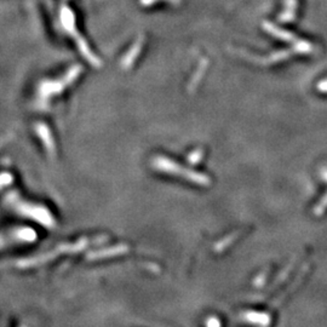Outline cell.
Returning a JSON list of instances; mask_svg holds the SVG:
<instances>
[{
  "label": "cell",
  "instance_id": "obj_12",
  "mask_svg": "<svg viewBox=\"0 0 327 327\" xmlns=\"http://www.w3.org/2000/svg\"><path fill=\"white\" fill-rule=\"evenodd\" d=\"M319 90H321L323 92H327V80H323L319 84Z\"/></svg>",
  "mask_w": 327,
  "mask_h": 327
},
{
  "label": "cell",
  "instance_id": "obj_9",
  "mask_svg": "<svg viewBox=\"0 0 327 327\" xmlns=\"http://www.w3.org/2000/svg\"><path fill=\"white\" fill-rule=\"evenodd\" d=\"M326 210H327V193L324 195V197L320 200V202L315 205V207H314V215L321 216Z\"/></svg>",
  "mask_w": 327,
  "mask_h": 327
},
{
  "label": "cell",
  "instance_id": "obj_7",
  "mask_svg": "<svg viewBox=\"0 0 327 327\" xmlns=\"http://www.w3.org/2000/svg\"><path fill=\"white\" fill-rule=\"evenodd\" d=\"M244 233H245V229H241V230L234 231L233 234H230V235L227 236V238L223 239L222 241L217 242V244H216V249L215 250L217 252L224 251V250H226L227 247H229V245H231L234 241H236V240H238L240 238V236H241Z\"/></svg>",
  "mask_w": 327,
  "mask_h": 327
},
{
  "label": "cell",
  "instance_id": "obj_1",
  "mask_svg": "<svg viewBox=\"0 0 327 327\" xmlns=\"http://www.w3.org/2000/svg\"><path fill=\"white\" fill-rule=\"evenodd\" d=\"M155 166L159 168H163V170L166 171V172H171L175 173V175L183 176V177H186L188 181L194 182V183L201 184V186H208V184H210V178H208L207 176L202 175V173L194 172V171H189L184 167H181V166H178L177 164L167 162V159H158L157 162H155Z\"/></svg>",
  "mask_w": 327,
  "mask_h": 327
},
{
  "label": "cell",
  "instance_id": "obj_10",
  "mask_svg": "<svg viewBox=\"0 0 327 327\" xmlns=\"http://www.w3.org/2000/svg\"><path fill=\"white\" fill-rule=\"evenodd\" d=\"M265 280H267V273L261 274V275L258 276V278L255 280V285H256V286H257V287H262L263 285H264Z\"/></svg>",
  "mask_w": 327,
  "mask_h": 327
},
{
  "label": "cell",
  "instance_id": "obj_2",
  "mask_svg": "<svg viewBox=\"0 0 327 327\" xmlns=\"http://www.w3.org/2000/svg\"><path fill=\"white\" fill-rule=\"evenodd\" d=\"M263 27H264L265 31L273 34V35L276 36V38L281 39V40L292 41V43L294 44V46L297 47L299 55H309L314 51V46L309 43V41L302 40V39L297 38V36H294V34L290 33V32H286L281 30V28H278L276 26H274L273 23L264 22L263 23Z\"/></svg>",
  "mask_w": 327,
  "mask_h": 327
},
{
  "label": "cell",
  "instance_id": "obj_5",
  "mask_svg": "<svg viewBox=\"0 0 327 327\" xmlns=\"http://www.w3.org/2000/svg\"><path fill=\"white\" fill-rule=\"evenodd\" d=\"M247 323L255 324L263 327H267L270 324V316L265 313H257V312H246L242 314L241 316Z\"/></svg>",
  "mask_w": 327,
  "mask_h": 327
},
{
  "label": "cell",
  "instance_id": "obj_4",
  "mask_svg": "<svg viewBox=\"0 0 327 327\" xmlns=\"http://www.w3.org/2000/svg\"><path fill=\"white\" fill-rule=\"evenodd\" d=\"M292 55H298L297 51L294 49L281 50V51L273 52V54H271L270 56H268V57H253V56H250V55H247L246 57L249 60L255 61V62L261 63V65H273V63L280 62V61L290 59Z\"/></svg>",
  "mask_w": 327,
  "mask_h": 327
},
{
  "label": "cell",
  "instance_id": "obj_13",
  "mask_svg": "<svg viewBox=\"0 0 327 327\" xmlns=\"http://www.w3.org/2000/svg\"><path fill=\"white\" fill-rule=\"evenodd\" d=\"M323 177H324V179H325V181H327V170H325L323 172Z\"/></svg>",
  "mask_w": 327,
  "mask_h": 327
},
{
  "label": "cell",
  "instance_id": "obj_3",
  "mask_svg": "<svg viewBox=\"0 0 327 327\" xmlns=\"http://www.w3.org/2000/svg\"><path fill=\"white\" fill-rule=\"evenodd\" d=\"M309 267H310V263H305V264L303 265L302 268H300L299 273L297 274L296 279H294V280L291 283V285H290V286L287 287L286 291H284L283 294H281L280 296H279L278 298H276L275 300H273V302H271V307H270L271 309H275V308H278L279 305H280L281 303H283L284 300L286 299V297L289 296V294H291V292H294V290L297 289L298 285H299L300 283H302L303 279H304V276H305V274H307V271L309 270Z\"/></svg>",
  "mask_w": 327,
  "mask_h": 327
},
{
  "label": "cell",
  "instance_id": "obj_11",
  "mask_svg": "<svg viewBox=\"0 0 327 327\" xmlns=\"http://www.w3.org/2000/svg\"><path fill=\"white\" fill-rule=\"evenodd\" d=\"M207 327H221V323L216 318H211L207 320Z\"/></svg>",
  "mask_w": 327,
  "mask_h": 327
},
{
  "label": "cell",
  "instance_id": "obj_8",
  "mask_svg": "<svg viewBox=\"0 0 327 327\" xmlns=\"http://www.w3.org/2000/svg\"><path fill=\"white\" fill-rule=\"evenodd\" d=\"M296 261H297V258H294V260L291 261V263H290V264L287 265V267L285 268L283 271H281V274L278 276V279H276V280L274 281V284H273V286H271L270 291H273V290H274V289H276V287H278L279 285H280L281 283H284L285 279H286L287 276H289V274L291 273L292 269H294V264H296Z\"/></svg>",
  "mask_w": 327,
  "mask_h": 327
},
{
  "label": "cell",
  "instance_id": "obj_6",
  "mask_svg": "<svg viewBox=\"0 0 327 327\" xmlns=\"http://www.w3.org/2000/svg\"><path fill=\"white\" fill-rule=\"evenodd\" d=\"M297 10V0H285V10L280 16V21L290 22L294 18Z\"/></svg>",
  "mask_w": 327,
  "mask_h": 327
}]
</instances>
